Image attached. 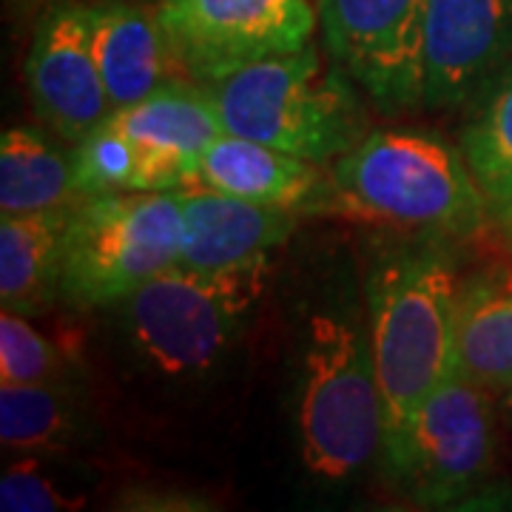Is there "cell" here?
<instances>
[{
  "instance_id": "cell-1",
  "label": "cell",
  "mask_w": 512,
  "mask_h": 512,
  "mask_svg": "<svg viewBox=\"0 0 512 512\" xmlns=\"http://www.w3.org/2000/svg\"><path fill=\"white\" fill-rule=\"evenodd\" d=\"M461 279L439 242L384 251L367 274V336L384 399V453L456 367Z\"/></svg>"
},
{
  "instance_id": "cell-2",
  "label": "cell",
  "mask_w": 512,
  "mask_h": 512,
  "mask_svg": "<svg viewBox=\"0 0 512 512\" xmlns=\"http://www.w3.org/2000/svg\"><path fill=\"white\" fill-rule=\"evenodd\" d=\"M330 180V211L350 217L439 239H473L493 222L464 151L419 128L367 131L336 160Z\"/></svg>"
},
{
  "instance_id": "cell-3",
  "label": "cell",
  "mask_w": 512,
  "mask_h": 512,
  "mask_svg": "<svg viewBox=\"0 0 512 512\" xmlns=\"http://www.w3.org/2000/svg\"><path fill=\"white\" fill-rule=\"evenodd\" d=\"M350 80L311 43L251 63L208 89L228 134L322 165L348 154L367 134L365 109Z\"/></svg>"
},
{
  "instance_id": "cell-4",
  "label": "cell",
  "mask_w": 512,
  "mask_h": 512,
  "mask_svg": "<svg viewBox=\"0 0 512 512\" xmlns=\"http://www.w3.org/2000/svg\"><path fill=\"white\" fill-rule=\"evenodd\" d=\"M296 424L302 461L322 481H342L384 453L382 387L356 313L311 316Z\"/></svg>"
},
{
  "instance_id": "cell-5",
  "label": "cell",
  "mask_w": 512,
  "mask_h": 512,
  "mask_svg": "<svg viewBox=\"0 0 512 512\" xmlns=\"http://www.w3.org/2000/svg\"><path fill=\"white\" fill-rule=\"evenodd\" d=\"M183 208L177 191L83 197L63 237L60 296L74 308L126 302L180 262Z\"/></svg>"
},
{
  "instance_id": "cell-6",
  "label": "cell",
  "mask_w": 512,
  "mask_h": 512,
  "mask_svg": "<svg viewBox=\"0 0 512 512\" xmlns=\"http://www.w3.org/2000/svg\"><path fill=\"white\" fill-rule=\"evenodd\" d=\"M271 279V256L225 271L171 265L126 299L134 348L171 376L197 373L220 359Z\"/></svg>"
},
{
  "instance_id": "cell-7",
  "label": "cell",
  "mask_w": 512,
  "mask_h": 512,
  "mask_svg": "<svg viewBox=\"0 0 512 512\" xmlns=\"http://www.w3.org/2000/svg\"><path fill=\"white\" fill-rule=\"evenodd\" d=\"M490 396L456 365L384 453L390 476L416 504L447 507L490 478L498 453Z\"/></svg>"
},
{
  "instance_id": "cell-8",
  "label": "cell",
  "mask_w": 512,
  "mask_h": 512,
  "mask_svg": "<svg viewBox=\"0 0 512 512\" xmlns=\"http://www.w3.org/2000/svg\"><path fill=\"white\" fill-rule=\"evenodd\" d=\"M322 6L325 0H160L154 12L180 74L214 83L311 46Z\"/></svg>"
},
{
  "instance_id": "cell-9",
  "label": "cell",
  "mask_w": 512,
  "mask_h": 512,
  "mask_svg": "<svg viewBox=\"0 0 512 512\" xmlns=\"http://www.w3.org/2000/svg\"><path fill=\"white\" fill-rule=\"evenodd\" d=\"M430 0H325L322 35L330 60L387 114L424 103Z\"/></svg>"
},
{
  "instance_id": "cell-10",
  "label": "cell",
  "mask_w": 512,
  "mask_h": 512,
  "mask_svg": "<svg viewBox=\"0 0 512 512\" xmlns=\"http://www.w3.org/2000/svg\"><path fill=\"white\" fill-rule=\"evenodd\" d=\"M35 114L57 137L80 143L111 117V100L92 49L89 6L55 3L37 23L26 57Z\"/></svg>"
},
{
  "instance_id": "cell-11",
  "label": "cell",
  "mask_w": 512,
  "mask_h": 512,
  "mask_svg": "<svg viewBox=\"0 0 512 512\" xmlns=\"http://www.w3.org/2000/svg\"><path fill=\"white\" fill-rule=\"evenodd\" d=\"M510 60L512 0H430L424 106H470Z\"/></svg>"
},
{
  "instance_id": "cell-12",
  "label": "cell",
  "mask_w": 512,
  "mask_h": 512,
  "mask_svg": "<svg viewBox=\"0 0 512 512\" xmlns=\"http://www.w3.org/2000/svg\"><path fill=\"white\" fill-rule=\"evenodd\" d=\"M183 208L180 265L194 271H225L271 256L296 231V211L242 200L205 185L177 191Z\"/></svg>"
},
{
  "instance_id": "cell-13",
  "label": "cell",
  "mask_w": 512,
  "mask_h": 512,
  "mask_svg": "<svg viewBox=\"0 0 512 512\" xmlns=\"http://www.w3.org/2000/svg\"><path fill=\"white\" fill-rule=\"evenodd\" d=\"M197 185L296 214L333 208V180L319 163L228 131L202 154Z\"/></svg>"
},
{
  "instance_id": "cell-14",
  "label": "cell",
  "mask_w": 512,
  "mask_h": 512,
  "mask_svg": "<svg viewBox=\"0 0 512 512\" xmlns=\"http://www.w3.org/2000/svg\"><path fill=\"white\" fill-rule=\"evenodd\" d=\"M89 23L111 114L140 103L165 80L180 74L157 12L111 0L103 6H89Z\"/></svg>"
},
{
  "instance_id": "cell-15",
  "label": "cell",
  "mask_w": 512,
  "mask_h": 512,
  "mask_svg": "<svg viewBox=\"0 0 512 512\" xmlns=\"http://www.w3.org/2000/svg\"><path fill=\"white\" fill-rule=\"evenodd\" d=\"M77 205V202H74ZM74 205L0 217V305L37 316L60 293L63 237Z\"/></svg>"
},
{
  "instance_id": "cell-16",
  "label": "cell",
  "mask_w": 512,
  "mask_h": 512,
  "mask_svg": "<svg viewBox=\"0 0 512 512\" xmlns=\"http://www.w3.org/2000/svg\"><path fill=\"white\" fill-rule=\"evenodd\" d=\"M143 146L160 148L200 171L202 154L225 134L217 100L208 83L177 74L140 103L117 109L106 120Z\"/></svg>"
},
{
  "instance_id": "cell-17",
  "label": "cell",
  "mask_w": 512,
  "mask_h": 512,
  "mask_svg": "<svg viewBox=\"0 0 512 512\" xmlns=\"http://www.w3.org/2000/svg\"><path fill=\"white\" fill-rule=\"evenodd\" d=\"M72 180L77 197L131 194V191H183L197 185V168L180 157L143 146L109 123L74 143Z\"/></svg>"
},
{
  "instance_id": "cell-18",
  "label": "cell",
  "mask_w": 512,
  "mask_h": 512,
  "mask_svg": "<svg viewBox=\"0 0 512 512\" xmlns=\"http://www.w3.org/2000/svg\"><path fill=\"white\" fill-rule=\"evenodd\" d=\"M456 365L487 393H512V271H487L461 282Z\"/></svg>"
},
{
  "instance_id": "cell-19",
  "label": "cell",
  "mask_w": 512,
  "mask_h": 512,
  "mask_svg": "<svg viewBox=\"0 0 512 512\" xmlns=\"http://www.w3.org/2000/svg\"><path fill=\"white\" fill-rule=\"evenodd\" d=\"M470 106L461 151L476 174L493 225L512 234V60Z\"/></svg>"
},
{
  "instance_id": "cell-20",
  "label": "cell",
  "mask_w": 512,
  "mask_h": 512,
  "mask_svg": "<svg viewBox=\"0 0 512 512\" xmlns=\"http://www.w3.org/2000/svg\"><path fill=\"white\" fill-rule=\"evenodd\" d=\"M80 202L72 154L52 146L32 126L6 128L0 137V214H32Z\"/></svg>"
},
{
  "instance_id": "cell-21",
  "label": "cell",
  "mask_w": 512,
  "mask_h": 512,
  "mask_svg": "<svg viewBox=\"0 0 512 512\" xmlns=\"http://www.w3.org/2000/svg\"><path fill=\"white\" fill-rule=\"evenodd\" d=\"M77 436L80 410L66 384H0V441L6 453L55 456Z\"/></svg>"
},
{
  "instance_id": "cell-22",
  "label": "cell",
  "mask_w": 512,
  "mask_h": 512,
  "mask_svg": "<svg viewBox=\"0 0 512 512\" xmlns=\"http://www.w3.org/2000/svg\"><path fill=\"white\" fill-rule=\"evenodd\" d=\"M66 362L40 330L15 311L0 316V384L63 382Z\"/></svg>"
},
{
  "instance_id": "cell-23",
  "label": "cell",
  "mask_w": 512,
  "mask_h": 512,
  "mask_svg": "<svg viewBox=\"0 0 512 512\" xmlns=\"http://www.w3.org/2000/svg\"><path fill=\"white\" fill-rule=\"evenodd\" d=\"M43 456H20L0 478V510L3 512H55L74 510L83 498L60 490L40 464Z\"/></svg>"
},
{
  "instance_id": "cell-24",
  "label": "cell",
  "mask_w": 512,
  "mask_h": 512,
  "mask_svg": "<svg viewBox=\"0 0 512 512\" xmlns=\"http://www.w3.org/2000/svg\"><path fill=\"white\" fill-rule=\"evenodd\" d=\"M504 402H507V413H510V421H512V393L504 399Z\"/></svg>"
}]
</instances>
